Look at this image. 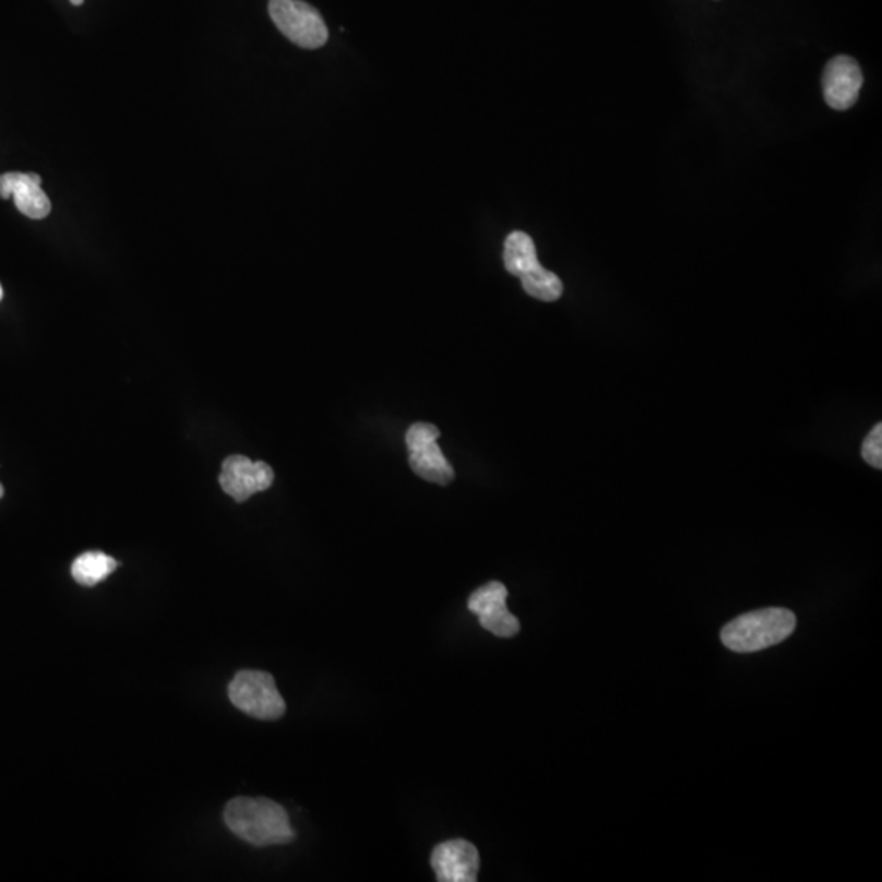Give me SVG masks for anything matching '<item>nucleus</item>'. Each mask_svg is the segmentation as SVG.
Segmentation results:
<instances>
[{"label":"nucleus","instance_id":"f257e3e1","mask_svg":"<svg viewBox=\"0 0 882 882\" xmlns=\"http://www.w3.org/2000/svg\"><path fill=\"white\" fill-rule=\"evenodd\" d=\"M224 822L253 847H273L295 841V831L282 806L266 798H236L226 806Z\"/></svg>","mask_w":882,"mask_h":882},{"label":"nucleus","instance_id":"f03ea898","mask_svg":"<svg viewBox=\"0 0 882 882\" xmlns=\"http://www.w3.org/2000/svg\"><path fill=\"white\" fill-rule=\"evenodd\" d=\"M796 617L786 608H765L740 615L720 631V640L734 653L749 654L768 649L791 636Z\"/></svg>","mask_w":882,"mask_h":882},{"label":"nucleus","instance_id":"7ed1b4c3","mask_svg":"<svg viewBox=\"0 0 882 882\" xmlns=\"http://www.w3.org/2000/svg\"><path fill=\"white\" fill-rule=\"evenodd\" d=\"M503 265L506 272L522 279L523 289L539 301H558L564 291L561 278L539 263L535 242L522 230H515L505 239Z\"/></svg>","mask_w":882,"mask_h":882},{"label":"nucleus","instance_id":"20e7f679","mask_svg":"<svg viewBox=\"0 0 882 882\" xmlns=\"http://www.w3.org/2000/svg\"><path fill=\"white\" fill-rule=\"evenodd\" d=\"M229 700L237 710L255 719H279L286 711L285 700L276 688L275 678L266 671H239L230 681Z\"/></svg>","mask_w":882,"mask_h":882},{"label":"nucleus","instance_id":"39448f33","mask_svg":"<svg viewBox=\"0 0 882 882\" xmlns=\"http://www.w3.org/2000/svg\"><path fill=\"white\" fill-rule=\"evenodd\" d=\"M270 16L276 28L299 48L318 49L329 39V29L318 9L302 0H270Z\"/></svg>","mask_w":882,"mask_h":882},{"label":"nucleus","instance_id":"423d86ee","mask_svg":"<svg viewBox=\"0 0 882 882\" xmlns=\"http://www.w3.org/2000/svg\"><path fill=\"white\" fill-rule=\"evenodd\" d=\"M440 430L432 424L417 422L406 433L410 469L429 482L448 486L454 469L439 446Z\"/></svg>","mask_w":882,"mask_h":882},{"label":"nucleus","instance_id":"0eeeda50","mask_svg":"<svg viewBox=\"0 0 882 882\" xmlns=\"http://www.w3.org/2000/svg\"><path fill=\"white\" fill-rule=\"evenodd\" d=\"M506 598L509 591L502 582H489L470 595L467 608L493 636L513 637L520 631V621L506 608Z\"/></svg>","mask_w":882,"mask_h":882},{"label":"nucleus","instance_id":"6e6552de","mask_svg":"<svg viewBox=\"0 0 882 882\" xmlns=\"http://www.w3.org/2000/svg\"><path fill=\"white\" fill-rule=\"evenodd\" d=\"M275 474L263 461H252L242 454L226 457L219 474V484L236 502H246L253 493L272 487Z\"/></svg>","mask_w":882,"mask_h":882},{"label":"nucleus","instance_id":"1a4fd4ad","mask_svg":"<svg viewBox=\"0 0 882 882\" xmlns=\"http://www.w3.org/2000/svg\"><path fill=\"white\" fill-rule=\"evenodd\" d=\"M863 72L857 59L835 56L822 75V92L829 107L837 111L850 110L860 97Z\"/></svg>","mask_w":882,"mask_h":882},{"label":"nucleus","instance_id":"9d476101","mask_svg":"<svg viewBox=\"0 0 882 882\" xmlns=\"http://www.w3.org/2000/svg\"><path fill=\"white\" fill-rule=\"evenodd\" d=\"M432 868L440 882L477 881L480 860L477 848L463 838L443 842L432 854Z\"/></svg>","mask_w":882,"mask_h":882},{"label":"nucleus","instance_id":"9b49d317","mask_svg":"<svg viewBox=\"0 0 882 882\" xmlns=\"http://www.w3.org/2000/svg\"><path fill=\"white\" fill-rule=\"evenodd\" d=\"M12 196L16 210L26 218L45 219L51 213V202L41 189L36 174L9 172L0 176V199Z\"/></svg>","mask_w":882,"mask_h":882},{"label":"nucleus","instance_id":"f8f14e48","mask_svg":"<svg viewBox=\"0 0 882 882\" xmlns=\"http://www.w3.org/2000/svg\"><path fill=\"white\" fill-rule=\"evenodd\" d=\"M117 569V561L104 552L91 551L79 556L72 564V577L84 587H94L111 575Z\"/></svg>","mask_w":882,"mask_h":882},{"label":"nucleus","instance_id":"ddd939ff","mask_svg":"<svg viewBox=\"0 0 882 882\" xmlns=\"http://www.w3.org/2000/svg\"><path fill=\"white\" fill-rule=\"evenodd\" d=\"M861 456L863 460L867 461L868 464L871 466L877 467V469H881L882 467V426L878 424L870 433H868L867 440L863 441V446H861Z\"/></svg>","mask_w":882,"mask_h":882},{"label":"nucleus","instance_id":"4468645a","mask_svg":"<svg viewBox=\"0 0 882 882\" xmlns=\"http://www.w3.org/2000/svg\"><path fill=\"white\" fill-rule=\"evenodd\" d=\"M71 2L74 3V5H82V3H84V0H71Z\"/></svg>","mask_w":882,"mask_h":882},{"label":"nucleus","instance_id":"2eb2a0df","mask_svg":"<svg viewBox=\"0 0 882 882\" xmlns=\"http://www.w3.org/2000/svg\"><path fill=\"white\" fill-rule=\"evenodd\" d=\"M2 496H3V487L2 484H0V499H2Z\"/></svg>","mask_w":882,"mask_h":882},{"label":"nucleus","instance_id":"dca6fc26","mask_svg":"<svg viewBox=\"0 0 882 882\" xmlns=\"http://www.w3.org/2000/svg\"><path fill=\"white\" fill-rule=\"evenodd\" d=\"M2 295H3V293H2V286H0V299H2Z\"/></svg>","mask_w":882,"mask_h":882}]
</instances>
